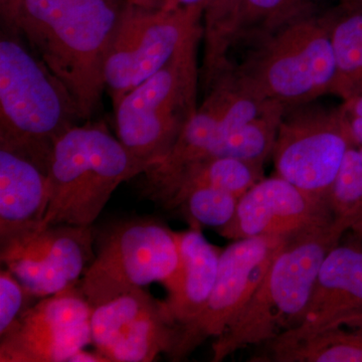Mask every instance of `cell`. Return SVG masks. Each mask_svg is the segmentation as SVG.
Instances as JSON below:
<instances>
[{"label":"cell","mask_w":362,"mask_h":362,"mask_svg":"<svg viewBox=\"0 0 362 362\" xmlns=\"http://www.w3.org/2000/svg\"><path fill=\"white\" fill-rule=\"evenodd\" d=\"M133 6L143 7V8L159 9L163 6L164 0H124Z\"/></svg>","instance_id":"cell-32"},{"label":"cell","mask_w":362,"mask_h":362,"mask_svg":"<svg viewBox=\"0 0 362 362\" xmlns=\"http://www.w3.org/2000/svg\"><path fill=\"white\" fill-rule=\"evenodd\" d=\"M18 1V0H0V13H1V18L4 25L11 18Z\"/></svg>","instance_id":"cell-31"},{"label":"cell","mask_w":362,"mask_h":362,"mask_svg":"<svg viewBox=\"0 0 362 362\" xmlns=\"http://www.w3.org/2000/svg\"><path fill=\"white\" fill-rule=\"evenodd\" d=\"M197 33L151 77L114 107L117 138L147 170L175 146L197 107Z\"/></svg>","instance_id":"cell-6"},{"label":"cell","mask_w":362,"mask_h":362,"mask_svg":"<svg viewBox=\"0 0 362 362\" xmlns=\"http://www.w3.org/2000/svg\"><path fill=\"white\" fill-rule=\"evenodd\" d=\"M92 342L108 362H150L173 354L180 326L165 302L144 288L92 308Z\"/></svg>","instance_id":"cell-11"},{"label":"cell","mask_w":362,"mask_h":362,"mask_svg":"<svg viewBox=\"0 0 362 362\" xmlns=\"http://www.w3.org/2000/svg\"><path fill=\"white\" fill-rule=\"evenodd\" d=\"M343 238L324 259L310 303L297 329L362 322V237L349 233V239Z\"/></svg>","instance_id":"cell-14"},{"label":"cell","mask_w":362,"mask_h":362,"mask_svg":"<svg viewBox=\"0 0 362 362\" xmlns=\"http://www.w3.org/2000/svg\"><path fill=\"white\" fill-rule=\"evenodd\" d=\"M92 226H47L0 242L2 264L35 298L77 286L94 259Z\"/></svg>","instance_id":"cell-12"},{"label":"cell","mask_w":362,"mask_h":362,"mask_svg":"<svg viewBox=\"0 0 362 362\" xmlns=\"http://www.w3.org/2000/svg\"><path fill=\"white\" fill-rule=\"evenodd\" d=\"M81 119L65 86L16 33L0 40V146L52 156Z\"/></svg>","instance_id":"cell-5"},{"label":"cell","mask_w":362,"mask_h":362,"mask_svg":"<svg viewBox=\"0 0 362 362\" xmlns=\"http://www.w3.org/2000/svg\"><path fill=\"white\" fill-rule=\"evenodd\" d=\"M264 165L228 157H209L159 175H145L147 199L173 209L190 190L214 187L242 197L263 177Z\"/></svg>","instance_id":"cell-16"},{"label":"cell","mask_w":362,"mask_h":362,"mask_svg":"<svg viewBox=\"0 0 362 362\" xmlns=\"http://www.w3.org/2000/svg\"><path fill=\"white\" fill-rule=\"evenodd\" d=\"M237 195L214 187H199L187 192L175 209H180L190 226L223 228L235 216L239 204Z\"/></svg>","instance_id":"cell-26"},{"label":"cell","mask_w":362,"mask_h":362,"mask_svg":"<svg viewBox=\"0 0 362 362\" xmlns=\"http://www.w3.org/2000/svg\"><path fill=\"white\" fill-rule=\"evenodd\" d=\"M333 216L347 233L362 230V146H352L333 183L328 197Z\"/></svg>","instance_id":"cell-25"},{"label":"cell","mask_w":362,"mask_h":362,"mask_svg":"<svg viewBox=\"0 0 362 362\" xmlns=\"http://www.w3.org/2000/svg\"><path fill=\"white\" fill-rule=\"evenodd\" d=\"M339 2L343 6L362 7V0H339Z\"/></svg>","instance_id":"cell-33"},{"label":"cell","mask_w":362,"mask_h":362,"mask_svg":"<svg viewBox=\"0 0 362 362\" xmlns=\"http://www.w3.org/2000/svg\"><path fill=\"white\" fill-rule=\"evenodd\" d=\"M320 0H243L238 42L256 44L281 28L319 13Z\"/></svg>","instance_id":"cell-23"},{"label":"cell","mask_w":362,"mask_h":362,"mask_svg":"<svg viewBox=\"0 0 362 362\" xmlns=\"http://www.w3.org/2000/svg\"><path fill=\"white\" fill-rule=\"evenodd\" d=\"M312 103L285 108L272 156L276 175L328 202L345 156L356 145L339 108Z\"/></svg>","instance_id":"cell-9"},{"label":"cell","mask_w":362,"mask_h":362,"mask_svg":"<svg viewBox=\"0 0 362 362\" xmlns=\"http://www.w3.org/2000/svg\"><path fill=\"white\" fill-rule=\"evenodd\" d=\"M68 362H108L99 352L90 354L84 349L78 350L74 356L70 357Z\"/></svg>","instance_id":"cell-30"},{"label":"cell","mask_w":362,"mask_h":362,"mask_svg":"<svg viewBox=\"0 0 362 362\" xmlns=\"http://www.w3.org/2000/svg\"><path fill=\"white\" fill-rule=\"evenodd\" d=\"M180 264L175 232L165 223L151 218L120 221L98 238L81 288L92 309L151 283L168 289Z\"/></svg>","instance_id":"cell-7"},{"label":"cell","mask_w":362,"mask_h":362,"mask_svg":"<svg viewBox=\"0 0 362 362\" xmlns=\"http://www.w3.org/2000/svg\"><path fill=\"white\" fill-rule=\"evenodd\" d=\"M327 13L337 64L333 94L344 101L362 90V7L339 4Z\"/></svg>","instance_id":"cell-19"},{"label":"cell","mask_w":362,"mask_h":362,"mask_svg":"<svg viewBox=\"0 0 362 362\" xmlns=\"http://www.w3.org/2000/svg\"><path fill=\"white\" fill-rule=\"evenodd\" d=\"M51 157L0 146V242L42 226Z\"/></svg>","instance_id":"cell-15"},{"label":"cell","mask_w":362,"mask_h":362,"mask_svg":"<svg viewBox=\"0 0 362 362\" xmlns=\"http://www.w3.org/2000/svg\"><path fill=\"white\" fill-rule=\"evenodd\" d=\"M90 313L92 309L82 288L75 286L65 291L45 297L42 301L26 308L11 330L4 337H28L70 329L89 322Z\"/></svg>","instance_id":"cell-21"},{"label":"cell","mask_w":362,"mask_h":362,"mask_svg":"<svg viewBox=\"0 0 362 362\" xmlns=\"http://www.w3.org/2000/svg\"><path fill=\"white\" fill-rule=\"evenodd\" d=\"M242 1L206 0L204 4L202 83L206 90L233 66L228 54L233 45H237Z\"/></svg>","instance_id":"cell-20"},{"label":"cell","mask_w":362,"mask_h":362,"mask_svg":"<svg viewBox=\"0 0 362 362\" xmlns=\"http://www.w3.org/2000/svg\"><path fill=\"white\" fill-rule=\"evenodd\" d=\"M285 107L273 104L265 112L233 131L214 150L213 157H228L264 165L273 154Z\"/></svg>","instance_id":"cell-24"},{"label":"cell","mask_w":362,"mask_h":362,"mask_svg":"<svg viewBox=\"0 0 362 362\" xmlns=\"http://www.w3.org/2000/svg\"><path fill=\"white\" fill-rule=\"evenodd\" d=\"M32 295L26 292L23 286L9 269L0 272V337L7 334L18 320Z\"/></svg>","instance_id":"cell-27"},{"label":"cell","mask_w":362,"mask_h":362,"mask_svg":"<svg viewBox=\"0 0 362 362\" xmlns=\"http://www.w3.org/2000/svg\"><path fill=\"white\" fill-rule=\"evenodd\" d=\"M204 11L148 9L125 2L104 63L105 89L115 107L166 65L202 28Z\"/></svg>","instance_id":"cell-8"},{"label":"cell","mask_w":362,"mask_h":362,"mask_svg":"<svg viewBox=\"0 0 362 362\" xmlns=\"http://www.w3.org/2000/svg\"><path fill=\"white\" fill-rule=\"evenodd\" d=\"M124 4L117 0H18L6 23L59 78L81 119L96 112L104 63Z\"/></svg>","instance_id":"cell-1"},{"label":"cell","mask_w":362,"mask_h":362,"mask_svg":"<svg viewBox=\"0 0 362 362\" xmlns=\"http://www.w3.org/2000/svg\"><path fill=\"white\" fill-rule=\"evenodd\" d=\"M90 342V321L70 329L45 334L6 335L0 338V361H69L71 356Z\"/></svg>","instance_id":"cell-22"},{"label":"cell","mask_w":362,"mask_h":362,"mask_svg":"<svg viewBox=\"0 0 362 362\" xmlns=\"http://www.w3.org/2000/svg\"><path fill=\"white\" fill-rule=\"evenodd\" d=\"M175 237L180 264L166 289V303L176 323L182 326L204 310L216 283L221 252L204 238L199 228L175 232Z\"/></svg>","instance_id":"cell-17"},{"label":"cell","mask_w":362,"mask_h":362,"mask_svg":"<svg viewBox=\"0 0 362 362\" xmlns=\"http://www.w3.org/2000/svg\"><path fill=\"white\" fill-rule=\"evenodd\" d=\"M333 216L329 202L302 192L276 175L262 178L240 199L235 216L218 233L230 240L290 237Z\"/></svg>","instance_id":"cell-13"},{"label":"cell","mask_w":362,"mask_h":362,"mask_svg":"<svg viewBox=\"0 0 362 362\" xmlns=\"http://www.w3.org/2000/svg\"><path fill=\"white\" fill-rule=\"evenodd\" d=\"M206 0H164L162 8L178 9V8H197L204 11V4Z\"/></svg>","instance_id":"cell-29"},{"label":"cell","mask_w":362,"mask_h":362,"mask_svg":"<svg viewBox=\"0 0 362 362\" xmlns=\"http://www.w3.org/2000/svg\"><path fill=\"white\" fill-rule=\"evenodd\" d=\"M252 361L362 362V322L322 329H291L261 345Z\"/></svg>","instance_id":"cell-18"},{"label":"cell","mask_w":362,"mask_h":362,"mask_svg":"<svg viewBox=\"0 0 362 362\" xmlns=\"http://www.w3.org/2000/svg\"><path fill=\"white\" fill-rule=\"evenodd\" d=\"M146 170L103 123L73 126L52 148L49 204L40 228L92 226L119 185Z\"/></svg>","instance_id":"cell-3"},{"label":"cell","mask_w":362,"mask_h":362,"mask_svg":"<svg viewBox=\"0 0 362 362\" xmlns=\"http://www.w3.org/2000/svg\"><path fill=\"white\" fill-rule=\"evenodd\" d=\"M340 113L356 146H362V90L344 100Z\"/></svg>","instance_id":"cell-28"},{"label":"cell","mask_w":362,"mask_h":362,"mask_svg":"<svg viewBox=\"0 0 362 362\" xmlns=\"http://www.w3.org/2000/svg\"><path fill=\"white\" fill-rule=\"evenodd\" d=\"M288 238L264 235L235 240L221 252L211 296L197 318L180 326L177 342L169 358L181 361L202 342L220 337L256 291Z\"/></svg>","instance_id":"cell-10"},{"label":"cell","mask_w":362,"mask_h":362,"mask_svg":"<svg viewBox=\"0 0 362 362\" xmlns=\"http://www.w3.org/2000/svg\"><path fill=\"white\" fill-rule=\"evenodd\" d=\"M346 233L333 218L290 235L249 301L214 340L213 361L261 346L299 326L324 259Z\"/></svg>","instance_id":"cell-2"},{"label":"cell","mask_w":362,"mask_h":362,"mask_svg":"<svg viewBox=\"0 0 362 362\" xmlns=\"http://www.w3.org/2000/svg\"><path fill=\"white\" fill-rule=\"evenodd\" d=\"M233 71L246 89L285 108L334 93L337 64L327 11L281 28L252 45Z\"/></svg>","instance_id":"cell-4"},{"label":"cell","mask_w":362,"mask_h":362,"mask_svg":"<svg viewBox=\"0 0 362 362\" xmlns=\"http://www.w3.org/2000/svg\"><path fill=\"white\" fill-rule=\"evenodd\" d=\"M359 235V237H362V230H361V233H358V235Z\"/></svg>","instance_id":"cell-34"}]
</instances>
